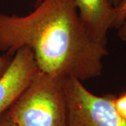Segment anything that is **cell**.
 Here are the masks:
<instances>
[{"label":"cell","mask_w":126,"mask_h":126,"mask_svg":"<svg viewBox=\"0 0 126 126\" xmlns=\"http://www.w3.org/2000/svg\"><path fill=\"white\" fill-rule=\"evenodd\" d=\"M23 47L41 72L81 81L101 76L108 55L86 31L74 0H41L23 16L0 14V50L10 56Z\"/></svg>","instance_id":"obj_1"},{"label":"cell","mask_w":126,"mask_h":126,"mask_svg":"<svg viewBox=\"0 0 126 126\" xmlns=\"http://www.w3.org/2000/svg\"><path fill=\"white\" fill-rule=\"evenodd\" d=\"M6 112L16 126H67L63 79L39 70Z\"/></svg>","instance_id":"obj_2"},{"label":"cell","mask_w":126,"mask_h":126,"mask_svg":"<svg viewBox=\"0 0 126 126\" xmlns=\"http://www.w3.org/2000/svg\"><path fill=\"white\" fill-rule=\"evenodd\" d=\"M67 104V126H126L114 107V97L92 93L80 80L63 79Z\"/></svg>","instance_id":"obj_3"},{"label":"cell","mask_w":126,"mask_h":126,"mask_svg":"<svg viewBox=\"0 0 126 126\" xmlns=\"http://www.w3.org/2000/svg\"><path fill=\"white\" fill-rule=\"evenodd\" d=\"M38 72L32 50L27 47L18 50L9 68L0 77V116L23 94Z\"/></svg>","instance_id":"obj_4"},{"label":"cell","mask_w":126,"mask_h":126,"mask_svg":"<svg viewBox=\"0 0 126 126\" xmlns=\"http://www.w3.org/2000/svg\"><path fill=\"white\" fill-rule=\"evenodd\" d=\"M78 14L91 38L107 47V33L115 27L117 10L110 0H74Z\"/></svg>","instance_id":"obj_5"},{"label":"cell","mask_w":126,"mask_h":126,"mask_svg":"<svg viewBox=\"0 0 126 126\" xmlns=\"http://www.w3.org/2000/svg\"><path fill=\"white\" fill-rule=\"evenodd\" d=\"M113 104L118 113L126 120V93L113 99Z\"/></svg>","instance_id":"obj_6"},{"label":"cell","mask_w":126,"mask_h":126,"mask_svg":"<svg viewBox=\"0 0 126 126\" xmlns=\"http://www.w3.org/2000/svg\"><path fill=\"white\" fill-rule=\"evenodd\" d=\"M117 10V18L115 23V27H118L122 22L123 21V19L125 18V16L126 14V0H123L122 1L121 4L120 5L118 8Z\"/></svg>","instance_id":"obj_7"},{"label":"cell","mask_w":126,"mask_h":126,"mask_svg":"<svg viewBox=\"0 0 126 126\" xmlns=\"http://www.w3.org/2000/svg\"><path fill=\"white\" fill-rule=\"evenodd\" d=\"M11 61L12 58H10L9 56L0 55V77H2V75L7 70L9 65L11 63Z\"/></svg>","instance_id":"obj_8"},{"label":"cell","mask_w":126,"mask_h":126,"mask_svg":"<svg viewBox=\"0 0 126 126\" xmlns=\"http://www.w3.org/2000/svg\"><path fill=\"white\" fill-rule=\"evenodd\" d=\"M0 126H16L12 118L7 113H4L0 116Z\"/></svg>","instance_id":"obj_9"},{"label":"cell","mask_w":126,"mask_h":126,"mask_svg":"<svg viewBox=\"0 0 126 126\" xmlns=\"http://www.w3.org/2000/svg\"><path fill=\"white\" fill-rule=\"evenodd\" d=\"M118 34L119 38L123 41H126V14L123 21L122 22L121 25L118 27Z\"/></svg>","instance_id":"obj_10"},{"label":"cell","mask_w":126,"mask_h":126,"mask_svg":"<svg viewBox=\"0 0 126 126\" xmlns=\"http://www.w3.org/2000/svg\"><path fill=\"white\" fill-rule=\"evenodd\" d=\"M111 2L112 3V4L116 7V8H118L120 5L121 4L122 1L123 0H110Z\"/></svg>","instance_id":"obj_11"},{"label":"cell","mask_w":126,"mask_h":126,"mask_svg":"<svg viewBox=\"0 0 126 126\" xmlns=\"http://www.w3.org/2000/svg\"><path fill=\"white\" fill-rule=\"evenodd\" d=\"M41 1V0H37V1H36V4H38L39 2H40Z\"/></svg>","instance_id":"obj_12"}]
</instances>
